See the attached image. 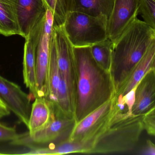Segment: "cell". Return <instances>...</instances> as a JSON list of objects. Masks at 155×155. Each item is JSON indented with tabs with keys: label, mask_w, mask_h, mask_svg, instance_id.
I'll list each match as a JSON object with an SVG mask.
<instances>
[{
	"label": "cell",
	"mask_w": 155,
	"mask_h": 155,
	"mask_svg": "<svg viewBox=\"0 0 155 155\" xmlns=\"http://www.w3.org/2000/svg\"><path fill=\"white\" fill-rule=\"evenodd\" d=\"M78 72L75 119L78 123L115 96L109 71L96 62L90 46L74 48Z\"/></svg>",
	"instance_id": "6da1fadb"
},
{
	"label": "cell",
	"mask_w": 155,
	"mask_h": 155,
	"mask_svg": "<svg viewBox=\"0 0 155 155\" xmlns=\"http://www.w3.org/2000/svg\"><path fill=\"white\" fill-rule=\"evenodd\" d=\"M155 39V30L144 21L137 18L114 42L110 72L115 94Z\"/></svg>",
	"instance_id": "7a4b0ae2"
},
{
	"label": "cell",
	"mask_w": 155,
	"mask_h": 155,
	"mask_svg": "<svg viewBox=\"0 0 155 155\" xmlns=\"http://www.w3.org/2000/svg\"><path fill=\"white\" fill-rule=\"evenodd\" d=\"M144 116L125 111L118 112L94 143L90 154L119 153L134 150L144 130Z\"/></svg>",
	"instance_id": "3957f363"
},
{
	"label": "cell",
	"mask_w": 155,
	"mask_h": 155,
	"mask_svg": "<svg viewBox=\"0 0 155 155\" xmlns=\"http://www.w3.org/2000/svg\"><path fill=\"white\" fill-rule=\"evenodd\" d=\"M107 22L104 15L71 11L67 14L63 26L74 47H87L108 39Z\"/></svg>",
	"instance_id": "277c9868"
},
{
	"label": "cell",
	"mask_w": 155,
	"mask_h": 155,
	"mask_svg": "<svg viewBox=\"0 0 155 155\" xmlns=\"http://www.w3.org/2000/svg\"><path fill=\"white\" fill-rule=\"evenodd\" d=\"M121 111H127L125 106L118 102L115 96L76 123L69 141L86 144L90 147L91 151L94 143L107 129L116 115Z\"/></svg>",
	"instance_id": "5b68a950"
},
{
	"label": "cell",
	"mask_w": 155,
	"mask_h": 155,
	"mask_svg": "<svg viewBox=\"0 0 155 155\" xmlns=\"http://www.w3.org/2000/svg\"><path fill=\"white\" fill-rule=\"evenodd\" d=\"M76 124L74 118L54 114L53 119L45 128L31 135L28 132L19 134L10 144L29 149L44 148L51 144H58L69 140Z\"/></svg>",
	"instance_id": "8992f818"
},
{
	"label": "cell",
	"mask_w": 155,
	"mask_h": 155,
	"mask_svg": "<svg viewBox=\"0 0 155 155\" xmlns=\"http://www.w3.org/2000/svg\"><path fill=\"white\" fill-rule=\"evenodd\" d=\"M57 49L58 66L75 110L78 85V72L73 45L65 34L63 25L54 24L53 28Z\"/></svg>",
	"instance_id": "52a82bcc"
},
{
	"label": "cell",
	"mask_w": 155,
	"mask_h": 155,
	"mask_svg": "<svg viewBox=\"0 0 155 155\" xmlns=\"http://www.w3.org/2000/svg\"><path fill=\"white\" fill-rule=\"evenodd\" d=\"M54 24L53 14L50 9H47L36 46V97L45 98L47 93L50 49Z\"/></svg>",
	"instance_id": "ba28073f"
},
{
	"label": "cell",
	"mask_w": 155,
	"mask_h": 155,
	"mask_svg": "<svg viewBox=\"0 0 155 155\" xmlns=\"http://www.w3.org/2000/svg\"><path fill=\"white\" fill-rule=\"evenodd\" d=\"M0 98L19 122L27 127L31 110L30 95L25 93L17 84L0 75Z\"/></svg>",
	"instance_id": "9c48e42d"
},
{
	"label": "cell",
	"mask_w": 155,
	"mask_h": 155,
	"mask_svg": "<svg viewBox=\"0 0 155 155\" xmlns=\"http://www.w3.org/2000/svg\"><path fill=\"white\" fill-rule=\"evenodd\" d=\"M140 0H114L107 22L108 39L114 42L137 19Z\"/></svg>",
	"instance_id": "30bf717a"
},
{
	"label": "cell",
	"mask_w": 155,
	"mask_h": 155,
	"mask_svg": "<svg viewBox=\"0 0 155 155\" xmlns=\"http://www.w3.org/2000/svg\"><path fill=\"white\" fill-rule=\"evenodd\" d=\"M45 17V16L36 25L25 39L23 62V76L24 83L30 91V95L31 99H35L37 96L36 46Z\"/></svg>",
	"instance_id": "8fae6325"
},
{
	"label": "cell",
	"mask_w": 155,
	"mask_h": 155,
	"mask_svg": "<svg viewBox=\"0 0 155 155\" xmlns=\"http://www.w3.org/2000/svg\"><path fill=\"white\" fill-rule=\"evenodd\" d=\"M47 9L44 0H18L16 17L20 35L25 39L45 17Z\"/></svg>",
	"instance_id": "7c38bea8"
},
{
	"label": "cell",
	"mask_w": 155,
	"mask_h": 155,
	"mask_svg": "<svg viewBox=\"0 0 155 155\" xmlns=\"http://www.w3.org/2000/svg\"><path fill=\"white\" fill-rule=\"evenodd\" d=\"M155 111V71L150 70L136 88L133 115L145 116Z\"/></svg>",
	"instance_id": "4fadbf2b"
},
{
	"label": "cell",
	"mask_w": 155,
	"mask_h": 155,
	"mask_svg": "<svg viewBox=\"0 0 155 155\" xmlns=\"http://www.w3.org/2000/svg\"><path fill=\"white\" fill-rule=\"evenodd\" d=\"M152 69L155 70V39L136 66L127 80L116 92V96L125 95L134 88L143 77Z\"/></svg>",
	"instance_id": "5bb4252c"
},
{
	"label": "cell",
	"mask_w": 155,
	"mask_h": 155,
	"mask_svg": "<svg viewBox=\"0 0 155 155\" xmlns=\"http://www.w3.org/2000/svg\"><path fill=\"white\" fill-rule=\"evenodd\" d=\"M61 80V73L58 66L57 49L55 37L53 31L50 49V62L48 73V89L45 98L52 110L57 106L58 90Z\"/></svg>",
	"instance_id": "9a60e30c"
},
{
	"label": "cell",
	"mask_w": 155,
	"mask_h": 155,
	"mask_svg": "<svg viewBox=\"0 0 155 155\" xmlns=\"http://www.w3.org/2000/svg\"><path fill=\"white\" fill-rule=\"evenodd\" d=\"M54 117V114L44 97L35 98L32 105L28 122V133L34 134L45 128Z\"/></svg>",
	"instance_id": "2e32d148"
},
{
	"label": "cell",
	"mask_w": 155,
	"mask_h": 155,
	"mask_svg": "<svg viewBox=\"0 0 155 155\" xmlns=\"http://www.w3.org/2000/svg\"><path fill=\"white\" fill-rule=\"evenodd\" d=\"M18 0H0V34L20 35L16 17Z\"/></svg>",
	"instance_id": "e0dca14e"
},
{
	"label": "cell",
	"mask_w": 155,
	"mask_h": 155,
	"mask_svg": "<svg viewBox=\"0 0 155 155\" xmlns=\"http://www.w3.org/2000/svg\"><path fill=\"white\" fill-rule=\"evenodd\" d=\"M25 155H64L70 153L89 154V147L82 143L67 140L58 144H51L44 148L29 149Z\"/></svg>",
	"instance_id": "ac0fdd59"
},
{
	"label": "cell",
	"mask_w": 155,
	"mask_h": 155,
	"mask_svg": "<svg viewBox=\"0 0 155 155\" xmlns=\"http://www.w3.org/2000/svg\"><path fill=\"white\" fill-rule=\"evenodd\" d=\"M114 2V0H72L71 11L81 12L95 16L104 15L108 20Z\"/></svg>",
	"instance_id": "d6986e66"
},
{
	"label": "cell",
	"mask_w": 155,
	"mask_h": 155,
	"mask_svg": "<svg viewBox=\"0 0 155 155\" xmlns=\"http://www.w3.org/2000/svg\"><path fill=\"white\" fill-rule=\"evenodd\" d=\"M113 45L114 42L108 38L90 46L91 53L96 62L109 72L112 64Z\"/></svg>",
	"instance_id": "ffe728a7"
},
{
	"label": "cell",
	"mask_w": 155,
	"mask_h": 155,
	"mask_svg": "<svg viewBox=\"0 0 155 155\" xmlns=\"http://www.w3.org/2000/svg\"><path fill=\"white\" fill-rule=\"evenodd\" d=\"M53 14L54 25H63L66 15L71 10L72 0H44Z\"/></svg>",
	"instance_id": "44dd1931"
},
{
	"label": "cell",
	"mask_w": 155,
	"mask_h": 155,
	"mask_svg": "<svg viewBox=\"0 0 155 155\" xmlns=\"http://www.w3.org/2000/svg\"><path fill=\"white\" fill-rule=\"evenodd\" d=\"M139 14L155 31V0H140Z\"/></svg>",
	"instance_id": "7402d4cb"
},
{
	"label": "cell",
	"mask_w": 155,
	"mask_h": 155,
	"mask_svg": "<svg viewBox=\"0 0 155 155\" xmlns=\"http://www.w3.org/2000/svg\"><path fill=\"white\" fill-rule=\"evenodd\" d=\"M18 134L15 126L10 127L0 123V143L12 142L16 139Z\"/></svg>",
	"instance_id": "603a6c76"
},
{
	"label": "cell",
	"mask_w": 155,
	"mask_h": 155,
	"mask_svg": "<svg viewBox=\"0 0 155 155\" xmlns=\"http://www.w3.org/2000/svg\"><path fill=\"white\" fill-rule=\"evenodd\" d=\"M144 130L148 134L155 136V111L144 116Z\"/></svg>",
	"instance_id": "cb8c5ba5"
},
{
	"label": "cell",
	"mask_w": 155,
	"mask_h": 155,
	"mask_svg": "<svg viewBox=\"0 0 155 155\" xmlns=\"http://www.w3.org/2000/svg\"><path fill=\"white\" fill-rule=\"evenodd\" d=\"M11 112L5 103L0 98V118L8 116L11 113Z\"/></svg>",
	"instance_id": "d4e9b609"
},
{
	"label": "cell",
	"mask_w": 155,
	"mask_h": 155,
	"mask_svg": "<svg viewBox=\"0 0 155 155\" xmlns=\"http://www.w3.org/2000/svg\"><path fill=\"white\" fill-rule=\"evenodd\" d=\"M147 146L148 149V154L155 155V144L150 140L147 141Z\"/></svg>",
	"instance_id": "484cf974"
},
{
	"label": "cell",
	"mask_w": 155,
	"mask_h": 155,
	"mask_svg": "<svg viewBox=\"0 0 155 155\" xmlns=\"http://www.w3.org/2000/svg\"><path fill=\"white\" fill-rule=\"evenodd\" d=\"M0 154H2V153H0Z\"/></svg>",
	"instance_id": "4316f807"
},
{
	"label": "cell",
	"mask_w": 155,
	"mask_h": 155,
	"mask_svg": "<svg viewBox=\"0 0 155 155\" xmlns=\"http://www.w3.org/2000/svg\"></svg>",
	"instance_id": "83f0119b"
}]
</instances>
